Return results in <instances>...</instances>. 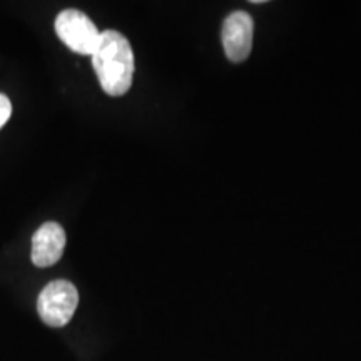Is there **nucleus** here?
<instances>
[{"mask_svg":"<svg viewBox=\"0 0 361 361\" xmlns=\"http://www.w3.org/2000/svg\"><path fill=\"white\" fill-rule=\"evenodd\" d=\"M92 66L107 96H124L133 85L134 52L129 40L117 30L102 32L96 52L92 54Z\"/></svg>","mask_w":361,"mask_h":361,"instance_id":"obj_1","label":"nucleus"},{"mask_svg":"<svg viewBox=\"0 0 361 361\" xmlns=\"http://www.w3.org/2000/svg\"><path fill=\"white\" fill-rule=\"evenodd\" d=\"M79 305V291L71 281L56 279L39 295L37 311L47 326L62 328L71 322Z\"/></svg>","mask_w":361,"mask_h":361,"instance_id":"obj_2","label":"nucleus"},{"mask_svg":"<svg viewBox=\"0 0 361 361\" xmlns=\"http://www.w3.org/2000/svg\"><path fill=\"white\" fill-rule=\"evenodd\" d=\"M56 34L72 52L90 56L96 52L102 32L96 24L78 8H66L56 19Z\"/></svg>","mask_w":361,"mask_h":361,"instance_id":"obj_3","label":"nucleus"},{"mask_svg":"<svg viewBox=\"0 0 361 361\" xmlns=\"http://www.w3.org/2000/svg\"><path fill=\"white\" fill-rule=\"evenodd\" d=\"M255 20L245 11H236L226 17L223 24V47L224 54L234 64L245 62L251 54Z\"/></svg>","mask_w":361,"mask_h":361,"instance_id":"obj_4","label":"nucleus"},{"mask_svg":"<svg viewBox=\"0 0 361 361\" xmlns=\"http://www.w3.org/2000/svg\"><path fill=\"white\" fill-rule=\"evenodd\" d=\"M67 236L64 228L56 221H47L32 238V263L37 268L54 266L64 255Z\"/></svg>","mask_w":361,"mask_h":361,"instance_id":"obj_5","label":"nucleus"},{"mask_svg":"<svg viewBox=\"0 0 361 361\" xmlns=\"http://www.w3.org/2000/svg\"><path fill=\"white\" fill-rule=\"evenodd\" d=\"M12 116V102L6 94H0V129L4 128V124L11 119Z\"/></svg>","mask_w":361,"mask_h":361,"instance_id":"obj_6","label":"nucleus"}]
</instances>
